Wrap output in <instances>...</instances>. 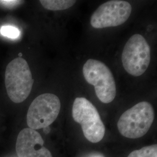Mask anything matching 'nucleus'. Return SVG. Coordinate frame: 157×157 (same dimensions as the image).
I'll use <instances>...</instances> for the list:
<instances>
[{"label": "nucleus", "mask_w": 157, "mask_h": 157, "mask_svg": "<svg viewBox=\"0 0 157 157\" xmlns=\"http://www.w3.org/2000/svg\"><path fill=\"white\" fill-rule=\"evenodd\" d=\"M50 130V129L49 128V127H46L45 128H44V132H45V133H48L49 132Z\"/></svg>", "instance_id": "obj_13"}, {"label": "nucleus", "mask_w": 157, "mask_h": 157, "mask_svg": "<svg viewBox=\"0 0 157 157\" xmlns=\"http://www.w3.org/2000/svg\"><path fill=\"white\" fill-rule=\"evenodd\" d=\"M154 117L151 104L141 101L122 113L117 124L118 130L126 138H140L150 129Z\"/></svg>", "instance_id": "obj_2"}, {"label": "nucleus", "mask_w": 157, "mask_h": 157, "mask_svg": "<svg viewBox=\"0 0 157 157\" xmlns=\"http://www.w3.org/2000/svg\"><path fill=\"white\" fill-rule=\"evenodd\" d=\"M83 74L86 82L94 86L99 100L105 104L111 102L117 95V86L112 72L98 60L88 59L83 65Z\"/></svg>", "instance_id": "obj_3"}, {"label": "nucleus", "mask_w": 157, "mask_h": 157, "mask_svg": "<svg viewBox=\"0 0 157 157\" xmlns=\"http://www.w3.org/2000/svg\"><path fill=\"white\" fill-rule=\"evenodd\" d=\"M43 144L44 140L39 132L30 128H25L17 137V155L18 157H52L51 152Z\"/></svg>", "instance_id": "obj_8"}, {"label": "nucleus", "mask_w": 157, "mask_h": 157, "mask_svg": "<svg viewBox=\"0 0 157 157\" xmlns=\"http://www.w3.org/2000/svg\"><path fill=\"white\" fill-rule=\"evenodd\" d=\"M128 157H157V145L147 146L135 150L131 152Z\"/></svg>", "instance_id": "obj_10"}, {"label": "nucleus", "mask_w": 157, "mask_h": 157, "mask_svg": "<svg viewBox=\"0 0 157 157\" xmlns=\"http://www.w3.org/2000/svg\"><path fill=\"white\" fill-rule=\"evenodd\" d=\"M132 8L124 1L112 0L101 4L90 19L93 28L103 29L120 26L129 19Z\"/></svg>", "instance_id": "obj_7"}, {"label": "nucleus", "mask_w": 157, "mask_h": 157, "mask_svg": "<svg viewBox=\"0 0 157 157\" xmlns=\"http://www.w3.org/2000/svg\"><path fill=\"white\" fill-rule=\"evenodd\" d=\"M24 2L23 1L0 0V6L6 9H13Z\"/></svg>", "instance_id": "obj_12"}, {"label": "nucleus", "mask_w": 157, "mask_h": 157, "mask_svg": "<svg viewBox=\"0 0 157 157\" xmlns=\"http://www.w3.org/2000/svg\"><path fill=\"white\" fill-rule=\"evenodd\" d=\"M0 33L2 36L10 39H17L20 34L18 29L12 26H3L0 29Z\"/></svg>", "instance_id": "obj_11"}, {"label": "nucleus", "mask_w": 157, "mask_h": 157, "mask_svg": "<svg viewBox=\"0 0 157 157\" xmlns=\"http://www.w3.org/2000/svg\"><path fill=\"white\" fill-rule=\"evenodd\" d=\"M40 2L46 10L62 11L72 7L76 1L72 0H41Z\"/></svg>", "instance_id": "obj_9"}, {"label": "nucleus", "mask_w": 157, "mask_h": 157, "mask_svg": "<svg viewBox=\"0 0 157 157\" xmlns=\"http://www.w3.org/2000/svg\"><path fill=\"white\" fill-rule=\"evenodd\" d=\"M151 61V50L146 39L136 34L130 37L124 47L122 62L127 73L138 77L146 72Z\"/></svg>", "instance_id": "obj_5"}, {"label": "nucleus", "mask_w": 157, "mask_h": 157, "mask_svg": "<svg viewBox=\"0 0 157 157\" xmlns=\"http://www.w3.org/2000/svg\"><path fill=\"white\" fill-rule=\"evenodd\" d=\"M61 107L56 95L45 93L39 95L29 108L26 119L29 128L36 130L49 126L58 117Z\"/></svg>", "instance_id": "obj_6"}, {"label": "nucleus", "mask_w": 157, "mask_h": 157, "mask_svg": "<svg viewBox=\"0 0 157 157\" xmlns=\"http://www.w3.org/2000/svg\"><path fill=\"white\" fill-rule=\"evenodd\" d=\"M74 121L81 124L85 138L93 143L104 138L105 128L94 105L84 97H77L72 107Z\"/></svg>", "instance_id": "obj_4"}, {"label": "nucleus", "mask_w": 157, "mask_h": 157, "mask_svg": "<svg viewBox=\"0 0 157 157\" xmlns=\"http://www.w3.org/2000/svg\"><path fill=\"white\" fill-rule=\"evenodd\" d=\"M34 79L28 63L22 58H15L6 67L5 84L9 98L15 103H21L30 95Z\"/></svg>", "instance_id": "obj_1"}]
</instances>
